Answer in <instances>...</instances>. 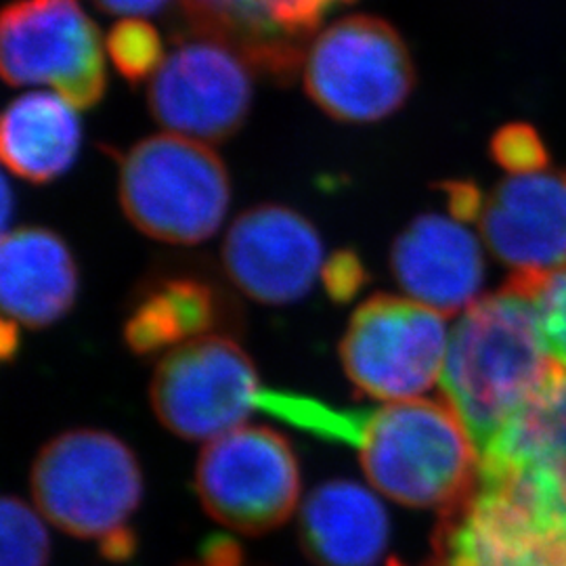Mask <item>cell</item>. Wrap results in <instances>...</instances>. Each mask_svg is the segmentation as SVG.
<instances>
[{"label": "cell", "instance_id": "f1b7e54d", "mask_svg": "<svg viewBox=\"0 0 566 566\" xmlns=\"http://www.w3.org/2000/svg\"><path fill=\"white\" fill-rule=\"evenodd\" d=\"M388 566H401V565H399V563H395V560H392V563H390V565H388Z\"/></svg>", "mask_w": 566, "mask_h": 566}, {"label": "cell", "instance_id": "6da1fadb", "mask_svg": "<svg viewBox=\"0 0 566 566\" xmlns=\"http://www.w3.org/2000/svg\"><path fill=\"white\" fill-rule=\"evenodd\" d=\"M531 292L510 282L470 304L458 322L441 376L479 455L556 374Z\"/></svg>", "mask_w": 566, "mask_h": 566}, {"label": "cell", "instance_id": "8992f818", "mask_svg": "<svg viewBox=\"0 0 566 566\" xmlns=\"http://www.w3.org/2000/svg\"><path fill=\"white\" fill-rule=\"evenodd\" d=\"M446 319L413 298L376 294L350 317L340 340L344 374L357 392L409 401L443 376Z\"/></svg>", "mask_w": 566, "mask_h": 566}, {"label": "cell", "instance_id": "e0dca14e", "mask_svg": "<svg viewBox=\"0 0 566 566\" xmlns=\"http://www.w3.org/2000/svg\"><path fill=\"white\" fill-rule=\"evenodd\" d=\"M78 269L55 231L23 227L4 233L0 298L4 317L32 329L61 319L76 301Z\"/></svg>", "mask_w": 566, "mask_h": 566}, {"label": "cell", "instance_id": "52a82bcc", "mask_svg": "<svg viewBox=\"0 0 566 566\" xmlns=\"http://www.w3.org/2000/svg\"><path fill=\"white\" fill-rule=\"evenodd\" d=\"M0 67L11 86L49 84L76 109L102 102L103 42L81 0H15L0 20Z\"/></svg>", "mask_w": 566, "mask_h": 566}, {"label": "cell", "instance_id": "9a60e30c", "mask_svg": "<svg viewBox=\"0 0 566 566\" xmlns=\"http://www.w3.org/2000/svg\"><path fill=\"white\" fill-rule=\"evenodd\" d=\"M350 0H182L187 20L261 72L290 82L325 15Z\"/></svg>", "mask_w": 566, "mask_h": 566}, {"label": "cell", "instance_id": "7402d4cb", "mask_svg": "<svg viewBox=\"0 0 566 566\" xmlns=\"http://www.w3.org/2000/svg\"><path fill=\"white\" fill-rule=\"evenodd\" d=\"M2 556L0 566H46L49 535L41 516L21 500L4 497L0 507Z\"/></svg>", "mask_w": 566, "mask_h": 566}, {"label": "cell", "instance_id": "4fadbf2b", "mask_svg": "<svg viewBox=\"0 0 566 566\" xmlns=\"http://www.w3.org/2000/svg\"><path fill=\"white\" fill-rule=\"evenodd\" d=\"M481 231L516 277L542 280L566 269V177L514 175L481 203Z\"/></svg>", "mask_w": 566, "mask_h": 566}, {"label": "cell", "instance_id": "7a4b0ae2", "mask_svg": "<svg viewBox=\"0 0 566 566\" xmlns=\"http://www.w3.org/2000/svg\"><path fill=\"white\" fill-rule=\"evenodd\" d=\"M350 447L386 497L411 507L458 506L479 481L476 446L447 399L357 411Z\"/></svg>", "mask_w": 566, "mask_h": 566}, {"label": "cell", "instance_id": "9c48e42d", "mask_svg": "<svg viewBox=\"0 0 566 566\" xmlns=\"http://www.w3.org/2000/svg\"><path fill=\"white\" fill-rule=\"evenodd\" d=\"M261 392L254 361L224 334L170 350L149 388L156 418L187 441H214L240 428Z\"/></svg>", "mask_w": 566, "mask_h": 566}, {"label": "cell", "instance_id": "2e32d148", "mask_svg": "<svg viewBox=\"0 0 566 566\" xmlns=\"http://www.w3.org/2000/svg\"><path fill=\"white\" fill-rule=\"evenodd\" d=\"M390 269L405 292L441 315L468 308L485 264L476 238L460 219L422 214L392 243Z\"/></svg>", "mask_w": 566, "mask_h": 566}, {"label": "cell", "instance_id": "277c9868", "mask_svg": "<svg viewBox=\"0 0 566 566\" xmlns=\"http://www.w3.org/2000/svg\"><path fill=\"white\" fill-rule=\"evenodd\" d=\"M118 191L124 214L145 235L196 245L223 224L231 182L214 149L166 133L130 147L122 158Z\"/></svg>", "mask_w": 566, "mask_h": 566}, {"label": "cell", "instance_id": "484cf974", "mask_svg": "<svg viewBox=\"0 0 566 566\" xmlns=\"http://www.w3.org/2000/svg\"><path fill=\"white\" fill-rule=\"evenodd\" d=\"M103 11L122 15L124 20H142L145 15L158 13L168 0H95Z\"/></svg>", "mask_w": 566, "mask_h": 566}, {"label": "cell", "instance_id": "5b68a950", "mask_svg": "<svg viewBox=\"0 0 566 566\" xmlns=\"http://www.w3.org/2000/svg\"><path fill=\"white\" fill-rule=\"evenodd\" d=\"M303 76L315 105L350 124L395 114L416 84L401 34L374 15H348L325 28L306 49Z\"/></svg>", "mask_w": 566, "mask_h": 566}, {"label": "cell", "instance_id": "d4e9b609", "mask_svg": "<svg viewBox=\"0 0 566 566\" xmlns=\"http://www.w3.org/2000/svg\"><path fill=\"white\" fill-rule=\"evenodd\" d=\"M325 292L336 301V303H346L350 301L361 287H364L367 273H365L364 263L355 252L343 250L334 254L322 271Z\"/></svg>", "mask_w": 566, "mask_h": 566}, {"label": "cell", "instance_id": "ac0fdd59", "mask_svg": "<svg viewBox=\"0 0 566 566\" xmlns=\"http://www.w3.org/2000/svg\"><path fill=\"white\" fill-rule=\"evenodd\" d=\"M388 531L385 507L357 483L329 481L304 502L303 546L322 566L376 565L385 554Z\"/></svg>", "mask_w": 566, "mask_h": 566}, {"label": "cell", "instance_id": "3957f363", "mask_svg": "<svg viewBox=\"0 0 566 566\" xmlns=\"http://www.w3.org/2000/svg\"><path fill=\"white\" fill-rule=\"evenodd\" d=\"M32 493L42 514L112 560L135 552L130 518L142 504L137 455L103 430H70L42 447L32 465Z\"/></svg>", "mask_w": 566, "mask_h": 566}, {"label": "cell", "instance_id": "83f0119b", "mask_svg": "<svg viewBox=\"0 0 566 566\" xmlns=\"http://www.w3.org/2000/svg\"><path fill=\"white\" fill-rule=\"evenodd\" d=\"M2 200H4V206H2V224H4V233H7L9 217H11V187H9L7 181L2 185Z\"/></svg>", "mask_w": 566, "mask_h": 566}, {"label": "cell", "instance_id": "603a6c76", "mask_svg": "<svg viewBox=\"0 0 566 566\" xmlns=\"http://www.w3.org/2000/svg\"><path fill=\"white\" fill-rule=\"evenodd\" d=\"M533 296L539 329L552 359L566 369V269L542 280L512 275Z\"/></svg>", "mask_w": 566, "mask_h": 566}, {"label": "cell", "instance_id": "ba28073f", "mask_svg": "<svg viewBox=\"0 0 566 566\" xmlns=\"http://www.w3.org/2000/svg\"><path fill=\"white\" fill-rule=\"evenodd\" d=\"M196 489L221 525L264 533L285 523L301 500L298 458L282 432L240 426L203 447Z\"/></svg>", "mask_w": 566, "mask_h": 566}, {"label": "cell", "instance_id": "4316f807", "mask_svg": "<svg viewBox=\"0 0 566 566\" xmlns=\"http://www.w3.org/2000/svg\"><path fill=\"white\" fill-rule=\"evenodd\" d=\"M15 348H18V324L4 319V327H2V355L9 359Z\"/></svg>", "mask_w": 566, "mask_h": 566}, {"label": "cell", "instance_id": "7c38bea8", "mask_svg": "<svg viewBox=\"0 0 566 566\" xmlns=\"http://www.w3.org/2000/svg\"><path fill=\"white\" fill-rule=\"evenodd\" d=\"M223 266L245 296L290 304L308 294L324 271L317 229L292 208L263 203L245 210L227 231Z\"/></svg>", "mask_w": 566, "mask_h": 566}, {"label": "cell", "instance_id": "ffe728a7", "mask_svg": "<svg viewBox=\"0 0 566 566\" xmlns=\"http://www.w3.org/2000/svg\"><path fill=\"white\" fill-rule=\"evenodd\" d=\"M82 130L76 107L55 93H25L9 103L0 126L4 166L21 179L49 182L78 158Z\"/></svg>", "mask_w": 566, "mask_h": 566}, {"label": "cell", "instance_id": "cb8c5ba5", "mask_svg": "<svg viewBox=\"0 0 566 566\" xmlns=\"http://www.w3.org/2000/svg\"><path fill=\"white\" fill-rule=\"evenodd\" d=\"M491 154L512 175L537 172L547 164L546 145L528 124L504 126L491 142Z\"/></svg>", "mask_w": 566, "mask_h": 566}, {"label": "cell", "instance_id": "5bb4252c", "mask_svg": "<svg viewBox=\"0 0 566 566\" xmlns=\"http://www.w3.org/2000/svg\"><path fill=\"white\" fill-rule=\"evenodd\" d=\"M439 558L446 566H566V531L476 485L446 510Z\"/></svg>", "mask_w": 566, "mask_h": 566}, {"label": "cell", "instance_id": "8fae6325", "mask_svg": "<svg viewBox=\"0 0 566 566\" xmlns=\"http://www.w3.org/2000/svg\"><path fill=\"white\" fill-rule=\"evenodd\" d=\"M479 483L566 528L565 367L481 453Z\"/></svg>", "mask_w": 566, "mask_h": 566}, {"label": "cell", "instance_id": "30bf717a", "mask_svg": "<svg viewBox=\"0 0 566 566\" xmlns=\"http://www.w3.org/2000/svg\"><path fill=\"white\" fill-rule=\"evenodd\" d=\"M248 61L229 44L198 34L166 55L149 86L151 116L172 135L200 143L233 137L248 118Z\"/></svg>", "mask_w": 566, "mask_h": 566}, {"label": "cell", "instance_id": "d6986e66", "mask_svg": "<svg viewBox=\"0 0 566 566\" xmlns=\"http://www.w3.org/2000/svg\"><path fill=\"white\" fill-rule=\"evenodd\" d=\"M223 296L202 277H163L139 292L124 324V340L142 357L175 350L217 334L227 322Z\"/></svg>", "mask_w": 566, "mask_h": 566}, {"label": "cell", "instance_id": "44dd1931", "mask_svg": "<svg viewBox=\"0 0 566 566\" xmlns=\"http://www.w3.org/2000/svg\"><path fill=\"white\" fill-rule=\"evenodd\" d=\"M107 53L124 81L154 78L164 60V44L158 30L143 20H122L107 36Z\"/></svg>", "mask_w": 566, "mask_h": 566}]
</instances>
